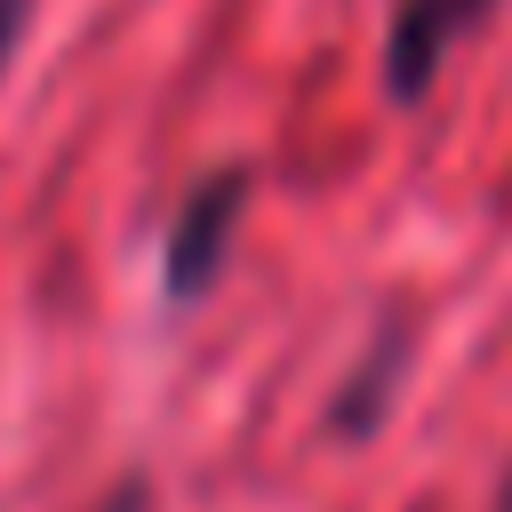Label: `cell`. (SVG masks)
<instances>
[{"label": "cell", "mask_w": 512, "mask_h": 512, "mask_svg": "<svg viewBox=\"0 0 512 512\" xmlns=\"http://www.w3.org/2000/svg\"><path fill=\"white\" fill-rule=\"evenodd\" d=\"M408 352H416V336H408L400 320H384V328H376V344H368V360H360V368L344 376V392L328 400V432H336V440H368V432L384 424V408H392V392H400Z\"/></svg>", "instance_id": "3"}, {"label": "cell", "mask_w": 512, "mask_h": 512, "mask_svg": "<svg viewBox=\"0 0 512 512\" xmlns=\"http://www.w3.org/2000/svg\"><path fill=\"white\" fill-rule=\"evenodd\" d=\"M496 0H392V24H384V88L392 104H416L440 72V56L488 16Z\"/></svg>", "instance_id": "2"}, {"label": "cell", "mask_w": 512, "mask_h": 512, "mask_svg": "<svg viewBox=\"0 0 512 512\" xmlns=\"http://www.w3.org/2000/svg\"><path fill=\"white\" fill-rule=\"evenodd\" d=\"M96 512H152V488H144V480H120V488H112Z\"/></svg>", "instance_id": "5"}, {"label": "cell", "mask_w": 512, "mask_h": 512, "mask_svg": "<svg viewBox=\"0 0 512 512\" xmlns=\"http://www.w3.org/2000/svg\"><path fill=\"white\" fill-rule=\"evenodd\" d=\"M24 24H32V0H0V64H8V48L24 40Z\"/></svg>", "instance_id": "4"}, {"label": "cell", "mask_w": 512, "mask_h": 512, "mask_svg": "<svg viewBox=\"0 0 512 512\" xmlns=\"http://www.w3.org/2000/svg\"><path fill=\"white\" fill-rule=\"evenodd\" d=\"M240 216H248V168H240V160H232V168H208V176L176 200V216H168V232H160V296H168V304H200V296L224 280Z\"/></svg>", "instance_id": "1"}, {"label": "cell", "mask_w": 512, "mask_h": 512, "mask_svg": "<svg viewBox=\"0 0 512 512\" xmlns=\"http://www.w3.org/2000/svg\"><path fill=\"white\" fill-rule=\"evenodd\" d=\"M496 512H512V464H504V480H496Z\"/></svg>", "instance_id": "6"}]
</instances>
